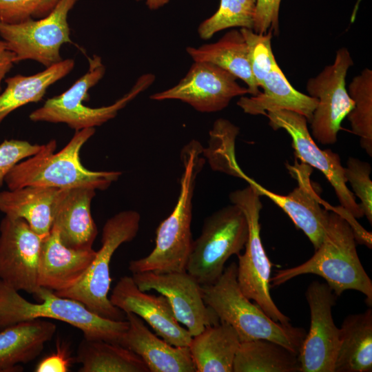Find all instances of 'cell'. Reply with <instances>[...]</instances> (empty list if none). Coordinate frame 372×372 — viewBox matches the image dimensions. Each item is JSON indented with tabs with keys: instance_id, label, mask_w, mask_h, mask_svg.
I'll return each instance as SVG.
<instances>
[{
	"instance_id": "cell-1",
	"label": "cell",
	"mask_w": 372,
	"mask_h": 372,
	"mask_svg": "<svg viewBox=\"0 0 372 372\" xmlns=\"http://www.w3.org/2000/svg\"><path fill=\"white\" fill-rule=\"evenodd\" d=\"M355 242L349 222L332 207L323 239L313 255L299 265L275 272L270 278L271 287L312 273L323 278L337 296L349 289L361 292L371 307L372 281L360 260Z\"/></svg>"
},
{
	"instance_id": "cell-2",
	"label": "cell",
	"mask_w": 372,
	"mask_h": 372,
	"mask_svg": "<svg viewBox=\"0 0 372 372\" xmlns=\"http://www.w3.org/2000/svg\"><path fill=\"white\" fill-rule=\"evenodd\" d=\"M203 152L202 145L196 140L182 149L183 172L176 204L169 216L157 227L153 250L147 256L130 262L129 269L132 273L186 271L193 243L192 199L196 179L205 164Z\"/></svg>"
},
{
	"instance_id": "cell-3",
	"label": "cell",
	"mask_w": 372,
	"mask_h": 372,
	"mask_svg": "<svg viewBox=\"0 0 372 372\" xmlns=\"http://www.w3.org/2000/svg\"><path fill=\"white\" fill-rule=\"evenodd\" d=\"M94 133V127L76 131L68 144L56 153L55 140L44 144L39 152L18 163L11 169L5 179L8 188L41 186L59 189H107L122 173L92 171L85 168L80 159L82 147Z\"/></svg>"
},
{
	"instance_id": "cell-4",
	"label": "cell",
	"mask_w": 372,
	"mask_h": 372,
	"mask_svg": "<svg viewBox=\"0 0 372 372\" xmlns=\"http://www.w3.org/2000/svg\"><path fill=\"white\" fill-rule=\"evenodd\" d=\"M202 294L205 303L220 321L235 329L240 342L268 340L298 355L307 334L305 329L291 324H281L271 319L257 304L252 303L239 287L235 262L225 268L214 283L202 285Z\"/></svg>"
},
{
	"instance_id": "cell-5",
	"label": "cell",
	"mask_w": 372,
	"mask_h": 372,
	"mask_svg": "<svg viewBox=\"0 0 372 372\" xmlns=\"http://www.w3.org/2000/svg\"><path fill=\"white\" fill-rule=\"evenodd\" d=\"M38 303L29 302L0 279V330L21 322L50 318L65 322L81 331L85 339L121 344L128 321L111 320L89 310L81 302L57 296L41 287L33 294Z\"/></svg>"
},
{
	"instance_id": "cell-6",
	"label": "cell",
	"mask_w": 372,
	"mask_h": 372,
	"mask_svg": "<svg viewBox=\"0 0 372 372\" xmlns=\"http://www.w3.org/2000/svg\"><path fill=\"white\" fill-rule=\"evenodd\" d=\"M88 70L68 90L48 99L39 108L30 114L34 122L65 123L75 131L100 126L114 118L118 111L148 88L154 81L152 74L141 75L131 90L113 104L100 107H90L83 104L88 91L103 77L105 67L97 55L88 59Z\"/></svg>"
},
{
	"instance_id": "cell-7",
	"label": "cell",
	"mask_w": 372,
	"mask_h": 372,
	"mask_svg": "<svg viewBox=\"0 0 372 372\" xmlns=\"http://www.w3.org/2000/svg\"><path fill=\"white\" fill-rule=\"evenodd\" d=\"M141 216L136 211H121L103 225L101 247L81 280L67 290L55 293L83 304L95 314L111 320H126L125 313L112 304L108 297L112 279L110 261L121 245L132 241L139 229Z\"/></svg>"
},
{
	"instance_id": "cell-8",
	"label": "cell",
	"mask_w": 372,
	"mask_h": 372,
	"mask_svg": "<svg viewBox=\"0 0 372 372\" xmlns=\"http://www.w3.org/2000/svg\"><path fill=\"white\" fill-rule=\"evenodd\" d=\"M260 195L249 185L231 192L229 198L244 213L249 228L243 254H238L237 280L243 294L257 304L273 320L283 325L290 319L280 311L270 294L272 263L269 260L260 237V212L262 208Z\"/></svg>"
},
{
	"instance_id": "cell-9",
	"label": "cell",
	"mask_w": 372,
	"mask_h": 372,
	"mask_svg": "<svg viewBox=\"0 0 372 372\" xmlns=\"http://www.w3.org/2000/svg\"><path fill=\"white\" fill-rule=\"evenodd\" d=\"M248 235L247 219L238 206L215 211L205 219L200 236L193 240L186 271L201 285L214 283L228 259L245 248Z\"/></svg>"
},
{
	"instance_id": "cell-10",
	"label": "cell",
	"mask_w": 372,
	"mask_h": 372,
	"mask_svg": "<svg viewBox=\"0 0 372 372\" xmlns=\"http://www.w3.org/2000/svg\"><path fill=\"white\" fill-rule=\"evenodd\" d=\"M79 1L61 0L54 10L42 19L12 24L0 22V37L14 54L15 63L33 60L48 68L61 61V46L72 43L68 14Z\"/></svg>"
},
{
	"instance_id": "cell-11",
	"label": "cell",
	"mask_w": 372,
	"mask_h": 372,
	"mask_svg": "<svg viewBox=\"0 0 372 372\" xmlns=\"http://www.w3.org/2000/svg\"><path fill=\"white\" fill-rule=\"evenodd\" d=\"M353 65L346 48H340L333 63L315 77L308 79L309 96L318 99L311 121L312 136L322 145L334 144L341 123L354 106L346 87V76Z\"/></svg>"
},
{
	"instance_id": "cell-12",
	"label": "cell",
	"mask_w": 372,
	"mask_h": 372,
	"mask_svg": "<svg viewBox=\"0 0 372 372\" xmlns=\"http://www.w3.org/2000/svg\"><path fill=\"white\" fill-rule=\"evenodd\" d=\"M274 130H285L291 136L296 158L320 170L333 187L340 206L355 218L364 216L360 204L349 189L344 176V167L339 155L332 150L321 149L313 141L303 115L289 110L268 111L265 115Z\"/></svg>"
},
{
	"instance_id": "cell-13",
	"label": "cell",
	"mask_w": 372,
	"mask_h": 372,
	"mask_svg": "<svg viewBox=\"0 0 372 372\" xmlns=\"http://www.w3.org/2000/svg\"><path fill=\"white\" fill-rule=\"evenodd\" d=\"M305 296L311 324L298 355L300 372H334L340 342V328L332 316L337 296L327 283L318 280L308 286Z\"/></svg>"
},
{
	"instance_id": "cell-14",
	"label": "cell",
	"mask_w": 372,
	"mask_h": 372,
	"mask_svg": "<svg viewBox=\"0 0 372 372\" xmlns=\"http://www.w3.org/2000/svg\"><path fill=\"white\" fill-rule=\"evenodd\" d=\"M237 78L220 67L205 61H194L189 70L174 86L150 96L155 101L179 100L196 110L216 112L227 107L236 96L249 94Z\"/></svg>"
},
{
	"instance_id": "cell-15",
	"label": "cell",
	"mask_w": 372,
	"mask_h": 372,
	"mask_svg": "<svg viewBox=\"0 0 372 372\" xmlns=\"http://www.w3.org/2000/svg\"><path fill=\"white\" fill-rule=\"evenodd\" d=\"M297 186L287 195L271 192L248 177L245 180L253 185L260 196H266L280 207L296 227L302 230L316 250L321 244L331 206L323 201L311 182L313 168L295 159L293 165L285 164Z\"/></svg>"
},
{
	"instance_id": "cell-16",
	"label": "cell",
	"mask_w": 372,
	"mask_h": 372,
	"mask_svg": "<svg viewBox=\"0 0 372 372\" xmlns=\"http://www.w3.org/2000/svg\"><path fill=\"white\" fill-rule=\"evenodd\" d=\"M42 242L24 220L5 216L0 223V279L18 291L37 293Z\"/></svg>"
},
{
	"instance_id": "cell-17",
	"label": "cell",
	"mask_w": 372,
	"mask_h": 372,
	"mask_svg": "<svg viewBox=\"0 0 372 372\" xmlns=\"http://www.w3.org/2000/svg\"><path fill=\"white\" fill-rule=\"evenodd\" d=\"M132 277L141 291L154 290L165 296L178 322L186 327L192 336L220 322L203 300L202 285L187 271H145L132 273Z\"/></svg>"
},
{
	"instance_id": "cell-18",
	"label": "cell",
	"mask_w": 372,
	"mask_h": 372,
	"mask_svg": "<svg viewBox=\"0 0 372 372\" xmlns=\"http://www.w3.org/2000/svg\"><path fill=\"white\" fill-rule=\"evenodd\" d=\"M113 305L145 321L158 336L176 347H189L192 335L176 320L168 299L138 289L132 276L121 277L110 296Z\"/></svg>"
},
{
	"instance_id": "cell-19",
	"label": "cell",
	"mask_w": 372,
	"mask_h": 372,
	"mask_svg": "<svg viewBox=\"0 0 372 372\" xmlns=\"http://www.w3.org/2000/svg\"><path fill=\"white\" fill-rule=\"evenodd\" d=\"M96 251L65 246L57 229L52 226L43 239L39 265V284L55 293L70 289L83 277L96 256Z\"/></svg>"
},
{
	"instance_id": "cell-20",
	"label": "cell",
	"mask_w": 372,
	"mask_h": 372,
	"mask_svg": "<svg viewBox=\"0 0 372 372\" xmlns=\"http://www.w3.org/2000/svg\"><path fill=\"white\" fill-rule=\"evenodd\" d=\"M125 316L129 324L121 344L137 354L149 372H196L189 347H176L159 338L134 313Z\"/></svg>"
},
{
	"instance_id": "cell-21",
	"label": "cell",
	"mask_w": 372,
	"mask_h": 372,
	"mask_svg": "<svg viewBox=\"0 0 372 372\" xmlns=\"http://www.w3.org/2000/svg\"><path fill=\"white\" fill-rule=\"evenodd\" d=\"M96 190L88 188L61 189L54 208L53 225L62 242L75 249H88L98 234L91 214Z\"/></svg>"
},
{
	"instance_id": "cell-22",
	"label": "cell",
	"mask_w": 372,
	"mask_h": 372,
	"mask_svg": "<svg viewBox=\"0 0 372 372\" xmlns=\"http://www.w3.org/2000/svg\"><path fill=\"white\" fill-rule=\"evenodd\" d=\"M263 92L251 96H241L237 105L246 114L266 115L268 111L285 110L299 113L311 123L318 99L295 90L275 62L264 79Z\"/></svg>"
},
{
	"instance_id": "cell-23",
	"label": "cell",
	"mask_w": 372,
	"mask_h": 372,
	"mask_svg": "<svg viewBox=\"0 0 372 372\" xmlns=\"http://www.w3.org/2000/svg\"><path fill=\"white\" fill-rule=\"evenodd\" d=\"M56 330L55 324L37 318L0 330V368L4 372L23 371L21 364L38 357Z\"/></svg>"
},
{
	"instance_id": "cell-24",
	"label": "cell",
	"mask_w": 372,
	"mask_h": 372,
	"mask_svg": "<svg viewBox=\"0 0 372 372\" xmlns=\"http://www.w3.org/2000/svg\"><path fill=\"white\" fill-rule=\"evenodd\" d=\"M61 189L26 186L0 192V211L24 220L43 239L50 233L54 208Z\"/></svg>"
},
{
	"instance_id": "cell-25",
	"label": "cell",
	"mask_w": 372,
	"mask_h": 372,
	"mask_svg": "<svg viewBox=\"0 0 372 372\" xmlns=\"http://www.w3.org/2000/svg\"><path fill=\"white\" fill-rule=\"evenodd\" d=\"M240 343L238 333L227 322L206 327L192 336L189 345L196 372H233Z\"/></svg>"
},
{
	"instance_id": "cell-26",
	"label": "cell",
	"mask_w": 372,
	"mask_h": 372,
	"mask_svg": "<svg viewBox=\"0 0 372 372\" xmlns=\"http://www.w3.org/2000/svg\"><path fill=\"white\" fill-rule=\"evenodd\" d=\"M340 331L334 372L372 371V309L347 316Z\"/></svg>"
},
{
	"instance_id": "cell-27",
	"label": "cell",
	"mask_w": 372,
	"mask_h": 372,
	"mask_svg": "<svg viewBox=\"0 0 372 372\" xmlns=\"http://www.w3.org/2000/svg\"><path fill=\"white\" fill-rule=\"evenodd\" d=\"M186 50L194 61L215 64L243 81L251 96L260 92L251 70L247 43L240 30H231L215 43L187 47Z\"/></svg>"
},
{
	"instance_id": "cell-28",
	"label": "cell",
	"mask_w": 372,
	"mask_h": 372,
	"mask_svg": "<svg viewBox=\"0 0 372 372\" xmlns=\"http://www.w3.org/2000/svg\"><path fill=\"white\" fill-rule=\"evenodd\" d=\"M74 65L72 59H63L33 75L17 74L6 79V87L0 92V123L15 110L41 101L48 88L67 76Z\"/></svg>"
},
{
	"instance_id": "cell-29",
	"label": "cell",
	"mask_w": 372,
	"mask_h": 372,
	"mask_svg": "<svg viewBox=\"0 0 372 372\" xmlns=\"http://www.w3.org/2000/svg\"><path fill=\"white\" fill-rule=\"evenodd\" d=\"M74 362L80 372H149L135 353L118 343L83 339Z\"/></svg>"
},
{
	"instance_id": "cell-30",
	"label": "cell",
	"mask_w": 372,
	"mask_h": 372,
	"mask_svg": "<svg viewBox=\"0 0 372 372\" xmlns=\"http://www.w3.org/2000/svg\"><path fill=\"white\" fill-rule=\"evenodd\" d=\"M233 372H300L298 354L265 339L240 342Z\"/></svg>"
},
{
	"instance_id": "cell-31",
	"label": "cell",
	"mask_w": 372,
	"mask_h": 372,
	"mask_svg": "<svg viewBox=\"0 0 372 372\" xmlns=\"http://www.w3.org/2000/svg\"><path fill=\"white\" fill-rule=\"evenodd\" d=\"M348 92L354 102L347 116L352 132L360 137V143L372 156V70L364 69L349 85Z\"/></svg>"
},
{
	"instance_id": "cell-32",
	"label": "cell",
	"mask_w": 372,
	"mask_h": 372,
	"mask_svg": "<svg viewBox=\"0 0 372 372\" xmlns=\"http://www.w3.org/2000/svg\"><path fill=\"white\" fill-rule=\"evenodd\" d=\"M256 0H220L217 11L203 21L198 28L203 39H209L216 33L234 27L253 28Z\"/></svg>"
},
{
	"instance_id": "cell-33",
	"label": "cell",
	"mask_w": 372,
	"mask_h": 372,
	"mask_svg": "<svg viewBox=\"0 0 372 372\" xmlns=\"http://www.w3.org/2000/svg\"><path fill=\"white\" fill-rule=\"evenodd\" d=\"M247 45L249 61L254 78L259 87L276 60L271 49L272 32L256 33L251 29L240 30Z\"/></svg>"
},
{
	"instance_id": "cell-34",
	"label": "cell",
	"mask_w": 372,
	"mask_h": 372,
	"mask_svg": "<svg viewBox=\"0 0 372 372\" xmlns=\"http://www.w3.org/2000/svg\"><path fill=\"white\" fill-rule=\"evenodd\" d=\"M61 0H0V22L18 23L49 15Z\"/></svg>"
},
{
	"instance_id": "cell-35",
	"label": "cell",
	"mask_w": 372,
	"mask_h": 372,
	"mask_svg": "<svg viewBox=\"0 0 372 372\" xmlns=\"http://www.w3.org/2000/svg\"><path fill=\"white\" fill-rule=\"evenodd\" d=\"M371 167L367 162L349 157L344 167V176L353 189V194L360 200L363 215L372 223V181L370 178Z\"/></svg>"
},
{
	"instance_id": "cell-36",
	"label": "cell",
	"mask_w": 372,
	"mask_h": 372,
	"mask_svg": "<svg viewBox=\"0 0 372 372\" xmlns=\"http://www.w3.org/2000/svg\"><path fill=\"white\" fill-rule=\"evenodd\" d=\"M44 145L23 140H5L0 144V187L11 169L21 161L39 152Z\"/></svg>"
},
{
	"instance_id": "cell-37",
	"label": "cell",
	"mask_w": 372,
	"mask_h": 372,
	"mask_svg": "<svg viewBox=\"0 0 372 372\" xmlns=\"http://www.w3.org/2000/svg\"><path fill=\"white\" fill-rule=\"evenodd\" d=\"M281 0H256L253 31L264 34L268 31L279 34V9Z\"/></svg>"
},
{
	"instance_id": "cell-38",
	"label": "cell",
	"mask_w": 372,
	"mask_h": 372,
	"mask_svg": "<svg viewBox=\"0 0 372 372\" xmlns=\"http://www.w3.org/2000/svg\"><path fill=\"white\" fill-rule=\"evenodd\" d=\"M68 347L57 342L56 351L42 359L35 367L36 372H67L72 362Z\"/></svg>"
},
{
	"instance_id": "cell-39",
	"label": "cell",
	"mask_w": 372,
	"mask_h": 372,
	"mask_svg": "<svg viewBox=\"0 0 372 372\" xmlns=\"http://www.w3.org/2000/svg\"><path fill=\"white\" fill-rule=\"evenodd\" d=\"M14 59V54L8 48L6 43L0 39V92L1 82L15 63Z\"/></svg>"
},
{
	"instance_id": "cell-40",
	"label": "cell",
	"mask_w": 372,
	"mask_h": 372,
	"mask_svg": "<svg viewBox=\"0 0 372 372\" xmlns=\"http://www.w3.org/2000/svg\"><path fill=\"white\" fill-rule=\"evenodd\" d=\"M137 1H141V0H136ZM146 5L150 10H156L160 8L161 7H163L170 0H145Z\"/></svg>"
}]
</instances>
